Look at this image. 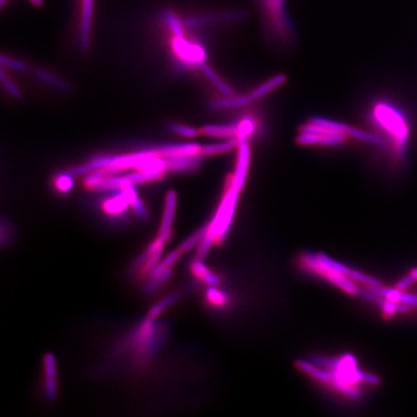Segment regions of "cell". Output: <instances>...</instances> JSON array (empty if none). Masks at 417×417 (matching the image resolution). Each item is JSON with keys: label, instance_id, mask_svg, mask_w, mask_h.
<instances>
[{"label": "cell", "instance_id": "obj_10", "mask_svg": "<svg viewBox=\"0 0 417 417\" xmlns=\"http://www.w3.org/2000/svg\"><path fill=\"white\" fill-rule=\"evenodd\" d=\"M156 151L161 158H169V157L201 154L202 146L197 143L173 144V145L161 147Z\"/></svg>", "mask_w": 417, "mask_h": 417}, {"label": "cell", "instance_id": "obj_18", "mask_svg": "<svg viewBox=\"0 0 417 417\" xmlns=\"http://www.w3.org/2000/svg\"><path fill=\"white\" fill-rule=\"evenodd\" d=\"M123 190L125 192L126 194H127L128 201H130V204L131 205V207L133 208V210H135V212L138 213L141 218L146 220V218H148V211H147L143 201L138 197V193H136L133 185L124 187Z\"/></svg>", "mask_w": 417, "mask_h": 417}, {"label": "cell", "instance_id": "obj_26", "mask_svg": "<svg viewBox=\"0 0 417 417\" xmlns=\"http://www.w3.org/2000/svg\"><path fill=\"white\" fill-rule=\"evenodd\" d=\"M2 67H6L8 69H11L13 71L25 72L28 69L27 63L19 59L9 58V56L2 54L0 58Z\"/></svg>", "mask_w": 417, "mask_h": 417}, {"label": "cell", "instance_id": "obj_5", "mask_svg": "<svg viewBox=\"0 0 417 417\" xmlns=\"http://www.w3.org/2000/svg\"><path fill=\"white\" fill-rule=\"evenodd\" d=\"M173 48L183 60L199 67L205 64L206 53L200 46L187 42L184 38H176L173 41Z\"/></svg>", "mask_w": 417, "mask_h": 417}, {"label": "cell", "instance_id": "obj_29", "mask_svg": "<svg viewBox=\"0 0 417 417\" xmlns=\"http://www.w3.org/2000/svg\"><path fill=\"white\" fill-rule=\"evenodd\" d=\"M56 187L62 192H68L74 185V180L71 174L61 175L55 182Z\"/></svg>", "mask_w": 417, "mask_h": 417}, {"label": "cell", "instance_id": "obj_2", "mask_svg": "<svg viewBox=\"0 0 417 417\" xmlns=\"http://www.w3.org/2000/svg\"><path fill=\"white\" fill-rule=\"evenodd\" d=\"M286 0H256L263 19L265 37L272 46L289 48L296 40L295 28L285 8Z\"/></svg>", "mask_w": 417, "mask_h": 417}, {"label": "cell", "instance_id": "obj_25", "mask_svg": "<svg viewBox=\"0 0 417 417\" xmlns=\"http://www.w3.org/2000/svg\"><path fill=\"white\" fill-rule=\"evenodd\" d=\"M168 128L175 135H181L183 138H193L198 135L197 128L189 127V126L180 125V124L177 123H170Z\"/></svg>", "mask_w": 417, "mask_h": 417}, {"label": "cell", "instance_id": "obj_24", "mask_svg": "<svg viewBox=\"0 0 417 417\" xmlns=\"http://www.w3.org/2000/svg\"><path fill=\"white\" fill-rule=\"evenodd\" d=\"M166 22L176 38H184V27L177 15L172 12L166 14Z\"/></svg>", "mask_w": 417, "mask_h": 417}, {"label": "cell", "instance_id": "obj_3", "mask_svg": "<svg viewBox=\"0 0 417 417\" xmlns=\"http://www.w3.org/2000/svg\"><path fill=\"white\" fill-rule=\"evenodd\" d=\"M348 135L322 128L315 124L308 122L300 126L297 143L301 146H341L347 143Z\"/></svg>", "mask_w": 417, "mask_h": 417}, {"label": "cell", "instance_id": "obj_8", "mask_svg": "<svg viewBox=\"0 0 417 417\" xmlns=\"http://www.w3.org/2000/svg\"><path fill=\"white\" fill-rule=\"evenodd\" d=\"M45 370V393L48 400L53 401L58 395V380H56V362L53 355L48 354L44 357Z\"/></svg>", "mask_w": 417, "mask_h": 417}, {"label": "cell", "instance_id": "obj_9", "mask_svg": "<svg viewBox=\"0 0 417 417\" xmlns=\"http://www.w3.org/2000/svg\"><path fill=\"white\" fill-rule=\"evenodd\" d=\"M202 154H189V156L169 157L166 159V170L169 171H189L197 169L202 164Z\"/></svg>", "mask_w": 417, "mask_h": 417}, {"label": "cell", "instance_id": "obj_22", "mask_svg": "<svg viewBox=\"0 0 417 417\" xmlns=\"http://www.w3.org/2000/svg\"><path fill=\"white\" fill-rule=\"evenodd\" d=\"M177 300V295H171L169 296V297L164 298V300L159 301V303H157V305L151 309L150 312H149L148 319L153 321L156 320V319L158 318V317L161 315L167 307H169V306H171L173 303H176Z\"/></svg>", "mask_w": 417, "mask_h": 417}, {"label": "cell", "instance_id": "obj_13", "mask_svg": "<svg viewBox=\"0 0 417 417\" xmlns=\"http://www.w3.org/2000/svg\"><path fill=\"white\" fill-rule=\"evenodd\" d=\"M286 81H287V77L285 74H277V76L270 77V79L263 82L256 88L249 92V96H251L252 102L262 99V98L266 97L267 95L277 90L278 87L282 86Z\"/></svg>", "mask_w": 417, "mask_h": 417}, {"label": "cell", "instance_id": "obj_11", "mask_svg": "<svg viewBox=\"0 0 417 417\" xmlns=\"http://www.w3.org/2000/svg\"><path fill=\"white\" fill-rule=\"evenodd\" d=\"M246 18V13L244 11H234L225 13V14L218 15H210V17H195L185 20V25L187 27H197V25H205L208 22H239Z\"/></svg>", "mask_w": 417, "mask_h": 417}, {"label": "cell", "instance_id": "obj_32", "mask_svg": "<svg viewBox=\"0 0 417 417\" xmlns=\"http://www.w3.org/2000/svg\"><path fill=\"white\" fill-rule=\"evenodd\" d=\"M5 2H6V0H0V4H1V7H4Z\"/></svg>", "mask_w": 417, "mask_h": 417}, {"label": "cell", "instance_id": "obj_23", "mask_svg": "<svg viewBox=\"0 0 417 417\" xmlns=\"http://www.w3.org/2000/svg\"><path fill=\"white\" fill-rule=\"evenodd\" d=\"M0 77H1L2 86L4 87L10 96L15 98V99L22 98V92H20L19 87L10 79V77L5 73L4 69H1V71H0Z\"/></svg>", "mask_w": 417, "mask_h": 417}, {"label": "cell", "instance_id": "obj_4", "mask_svg": "<svg viewBox=\"0 0 417 417\" xmlns=\"http://www.w3.org/2000/svg\"><path fill=\"white\" fill-rule=\"evenodd\" d=\"M166 241L161 238H157L153 243L148 246L143 256L136 263V269L143 275L150 274L152 270L159 264Z\"/></svg>", "mask_w": 417, "mask_h": 417}, {"label": "cell", "instance_id": "obj_15", "mask_svg": "<svg viewBox=\"0 0 417 417\" xmlns=\"http://www.w3.org/2000/svg\"><path fill=\"white\" fill-rule=\"evenodd\" d=\"M35 76L37 77L39 81L44 82L48 86L53 87V88L58 90V91L69 93L71 92V86L66 81L63 79L55 76V74L51 73L48 70L37 69L35 71Z\"/></svg>", "mask_w": 417, "mask_h": 417}, {"label": "cell", "instance_id": "obj_12", "mask_svg": "<svg viewBox=\"0 0 417 417\" xmlns=\"http://www.w3.org/2000/svg\"><path fill=\"white\" fill-rule=\"evenodd\" d=\"M203 135L216 138H237L239 135L238 123L225 125H207L200 130Z\"/></svg>", "mask_w": 417, "mask_h": 417}, {"label": "cell", "instance_id": "obj_6", "mask_svg": "<svg viewBox=\"0 0 417 417\" xmlns=\"http://www.w3.org/2000/svg\"><path fill=\"white\" fill-rule=\"evenodd\" d=\"M177 206V193L174 190L168 192L166 198V208H164V218L159 231V238L162 241H168L172 237V223H173L175 211Z\"/></svg>", "mask_w": 417, "mask_h": 417}, {"label": "cell", "instance_id": "obj_27", "mask_svg": "<svg viewBox=\"0 0 417 417\" xmlns=\"http://www.w3.org/2000/svg\"><path fill=\"white\" fill-rule=\"evenodd\" d=\"M171 275L172 270H170L168 272H164V274L158 275V277H150V282L146 286L147 292L153 293L154 291L158 290L161 286L168 282Z\"/></svg>", "mask_w": 417, "mask_h": 417}, {"label": "cell", "instance_id": "obj_30", "mask_svg": "<svg viewBox=\"0 0 417 417\" xmlns=\"http://www.w3.org/2000/svg\"><path fill=\"white\" fill-rule=\"evenodd\" d=\"M207 300L211 305L220 306L225 303V297L218 290L211 289L207 293Z\"/></svg>", "mask_w": 417, "mask_h": 417}, {"label": "cell", "instance_id": "obj_19", "mask_svg": "<svg viewBox=\"0 0 417 417\" xmlns=\"http://www.w3.org/2000/svg\"><path fill=\"white\" fill-rule=\"evenodd\" d=\"M128 204H130V201H128L127 194L123 190L122 194L118 195V197L105 203L104 210L110 215H117V213H122Z\"/></svg>", "mask_w": 417, "mask_h": 417}, {"label": "cell", "instance_id": "obj_20", "mask_svg": "<svg viewBox=\"0 0 417 417\" xmlns=\"http://www.w3.org/2000/svg\"><path fill=\"white\" fill-rule=\"evenodd\" d=\"M190 270L195 277L199 278L200 280L208 283V284H216L218 282V278L208 270V267L202 262H192L190 265Z\"/></svg>", "mask_w": 417, "mask_h": 417}, {"label": "cell", "instance_id": "obj_7", "mask_svg": "<svg viewBox=\"0 0 417 417\" xmlns=\"http://www.w3.org/2000/svg\"><path fill=\"white\" fill-rule=\"evenodd\" d=\"M94 0H82V15L81 32H79V48L82 53H87L90 46V31L93 18Z\"/></svg>", "mask_w": 417, "mask_h": 417}, {"label": "cell", "instance_id": "obj_1", "mask_svg": "<svg viewBox=\"0 0 417 417\" xmlns=\"http://www.w3.org/2000/svg\"><path fill=\"white\" fill-rule=\"evenodd\" d=\"M370 121L382 133L385 148L392 158L403 164L408 154L411 140V125L406 113L390 100H378L370 112Z\"/></svg>", "mask_w": 417, "mask_h": 417}, {"label": "cell", "instance_id": "obj_28", "mask_svg": "<svg viewBox=\"0 0 417 417\" xmlns=\"http://www.w3.org/2000/svg\"><path fill=\"white\" fill-rule=\"evenodd\" d=\"M206 233V228H203L202 230L197 232V234L190 237V238L187 239V241H184L180 246V251L183 253H185V252L190 251V249H193L199 241L201 239H203V237L205 236Z\"/></svg>", "mask_w": 417, "mask_h": 417}, {"label": "cell", "instance_id": "obj_16", "mask_svg": "<svg viewBox=\"0 0 417 417\" xmlns=\"http://www.w3.org/2000/svg\"><path fill=\"white\" fill-rule=\"evenodd\" d=\"M239 140L237 138L228 139L225 143L210 144V145H206L202 147V151L201 154L203 156H216V154L228 153L234 148L238 147Z\"/></svg>", "mask_w": 417, "mask_h": 417}, {"label": "cell", "instance_id": "obj_31", "mask_svg": "<svg viewBox=\"0 0 417 417\" xmlns=\"http://www.w3.org/2000/svg\"><path fill=\"white\" fill-rule=\"evenodd\" d=\"M33 4L36 5V6H41L43 4V0H30Z\"/></svg>", "mask_w": 417, "mask_h": 417}, {"label": "cell", "instance_id": "obj_14", "mask_svg": "<svg viewBox=\"0 0 417 417\" xmlns=\"http://www.w3.org/2000/svg\"><path fill=\"white\" fill-rule=\"evenodd\" d=\"M252 100L249 94L227 96L223 99L213 100L210 102V107L213 110H231V108H241L251 104Z\"/></svg>", "mask_w": 417, "mask_h": 417}, {"label": "cell", "instance_id": "obj_21", "mask_svg": "<svg viewBox=\"0 0 417 417\" xmlns=\"http://www.w3.org/2000/svg\"><path fill=\"white\" fill-rule=\"evenodd\" d=\"M239 126V135L238 140L239 139H249L252 135L256 131L257 128V121L251 116H246V117L241 118L238 122Z\"/></svg>", "mask_w": 417, "mask_h": 417}, {"label": "cell", "instance_id": "obj_17", "mask_svg": "<svg viewBox=\"0 0 417 417\" xmlns=\"http://www.w3.org/2000/svg\"><path fill=\"white\" fill-rule=\"evenodd\" d=\"M200 68L202 70V72L204 73L205 76L208 77V81L215 85L218 91H220L223 93V94L226 95V96H232V95H234L233 89H232L225 81H223V79L218 77V74H216L210 66H208L207 64L205 63L203 64Z\"/></svg>", "mask_w": 417, "mask_h": 417}]
</instances>
